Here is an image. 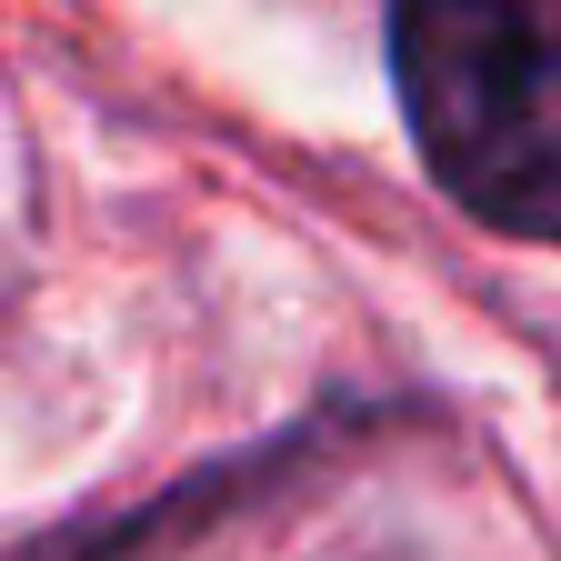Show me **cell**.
I'll use <instances>...</instances> for the list:
<instances>
[{"instance_id":"cell-2","label":"cell","mask_w":561,"mask_h":561,"mask_svg":"<svg viewBox=\"0 0 561 561\" xmlns=\"http://www.w3.org/2000/svg\"><path fill=\"white\" fill-rule=\"evenodd\" d=\"M371 561H401V551H371Z\"/></svg>"},{"instance_id":"cell-1","label":"cell","mask_w":561,"mask_h":561,"mask_svg":"<svg viewBox=\"0 0 561 561\" xmlns=\"http://www.w3.org/2000/svg\"><path fill=\"white\" fill-rule=\"evenodd\" d=\"M391 91L471 221L561 241V0H391Z\"/></svg>"}]
</instances>
